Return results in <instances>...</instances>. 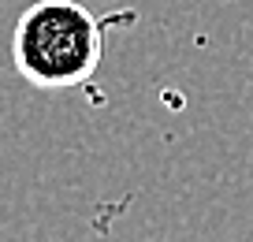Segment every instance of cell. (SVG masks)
Wrapping results in <instances>:
<instances>
[{"label":"cell","instance_id":"1","mask_svg":"<svg viewBox=\"0 0 253 242\" xmlns=\"http://www.w3.org/2000/svg\"><path fill=\"white\" fill-rule=\"evenodd\" d=\"M104 56V19L75 0H38L19 15L11 60L38 90H71L97 75Z\"/></svg>","mask_w":253,"mask_h":242}]
</instances>
